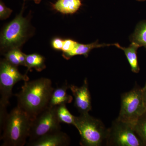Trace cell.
<instances>
[{
	"instance_id": "cell-1",
	"label": "cell",
	"mask_w": 146,
	"mask_h": 146,
	"mask_svg": "<svg viewBox=\"0 0 146 146\" xmlns=\"http://www.w3.org/2000/svg\"><path fill=\"white\" fill-rule=\"evenodd\" d=\"M54 88L46 78L25 82L21 91L16 94L17 106L33 119L49 106Z\"/></svg>"
},
{
	"instance_id": "cell-2",
	"label": "cell",
	"mask_w": 146,
	"mask_h": 146,
	"mask_svg": "<svg viewBox=\"0 0 146 146\" xmlns=\"http://www.w3.org/2000/svg\"><path fill=\"white\" fill-rule=\"evenodd\" d=\"M24 6L18 15L4 27L0 36V50L4 55L9 51L21 49L34 33V28L27 17L23 16Z\"/></svg>"
},
{
	"instance_id": "cell-3",
	"label": "cell",
	"mask_w": 146,
	"mask_h": 146,
	"mask_svg": "<svg viewBox=\"0 0 146 146\" xmlns=\"http://www.w3.org/2000/svg\"><path fill=\"white\" fill-rule=\"evenodd\" d=\"M32 119L17 106L8 114L2 129V146H23L29 136Z\"/></svg>"
},
{
	"instance_id": "cell-4",
	"label": "cell",
	"mask_w": 146,
	"mask_h": 146,
	"mask_svg": "<svg viewBox=\"0 0 146 146\" xmlns=\"http://www.w3.org/2000/svg\"><path fill=\"white\" fill-rule=\"evenodd\" d=\"M74 126L80 135V145L101 146L106 144L108 128L100 120L89 113L75 117Z\"/></svg>"
},
{
	"instance_id": "cell-5",
	"label": "cell",
	"mask_w": 146,
	"mask_h": 146,
	"mask_svg": "<svg viewBox=\"0 0 146 146\" xmlns=\"http://www.w3.org/2000/svg\"><path fill=\"white\" fill-rule=\"evenodd\" d=\"M27 74L23 75L18 70V67L11 64L5 58L0 62V115H7V107L12 96L13 86L18 82L28 81Z\"/></svg>"
},
{
	"instance_id": "cell-6",
	"label": "cell",
	"mask_w": 146,
	"mask_h": 146,
	"mask_svg": "<svg viewBox=\"0 0 146 146\" xmlns=\"http://www.w3.org/2000/svg\"><path fill=\"white\" fill-rule=\"evenodd\" d=\"M121 108L117 119L135 125L146 111L142 88L136 84L130 91L121 97Z\"/></svg>"
},
{
	"instance_id": "cell-7",
	"label": "cell",
	"mask_w": 146,
	"mask_h": 146,
	"mask_svg": "<svg viewBox=\"0 0 146 146\" xmlns=\"http://www.w3.org/2000/svg\"><path fill=\"white\" fill-rule=\"evenodd\" d=\"M106 145L108 146H144L134 125L117 118L108 129Z\"/></svg>"
},
{
	"instance_id": "cell-8",
	"label": "cell",
	"mask_w": 146,
	"mask_h": 146,
	"mask_svg": "<svg viewBox=\"0 0 146 146\" xmlns=\"http://www.w3.org/2000/svg\"><path fill=\"white\" fill-rule=\"evenodd\" d=\"M60 123L56 107L48 106L32 120L28 143L49 133L60 131Z\"/></svg>"
},
{
	"instance_id": "cell-9",
	"label": "cell",
	"mask_w": 146,
	"mask_h": 146,
	"mask_svg": "<svg viewBox=\"0 0 146 146\" xmlns=\"http://www.w3.org/2000/svg\"><path fill=\"white\" fill-rule=\"evenodd\" d=\"M74 98V106L80 114L89 113L92 108L91 94L87 78L80 87L71 84L69 85Z\"/></svg>"
},
{
	"instance_id": "cell-10",
	"label": "cell",
	"mask_w": 146,
	"mask_h": 146,
	"mask_svg": "<svg viewBox=\"0 0 146 146\" xmlns=\"http://www.w3.org/2000/svg\"><path fill=\"white\" fill-rule=\"evenodd\" d=\"M70 140L66 133L61 131L49 133L36 141L27 144L30 146H67L69 145Z\"/></svg>"
},
{
	"instance_id": "cell-11",
	"label": "cell",
	"mask_w": 146,
	"mask_h": 146,
	"mask_svg": "<svg viewBox=\"0 0 146 146\" xmlns=\"http://www.w3.org/2000/svg\"><path fill=\"white\" fill-rule=\"evenodd\" d=\"M69 85L65 83L60 87L54 89L50 100L49 106L56 107L60 105L71 103L73 97L67 93Z\"/></svg>"
},
{
	"instance_id": "cell-12",
	"label": "cell",
	"mask_w": 146,
	"mask_h": 146,
	"mask_svg": "<svg viewBox=\"0 0 146 146\" xmlns=\"http://www.w3.org/2000/svg\"><path fill=\"white\" fill-rule=\"evenodd\" d=\"M115 44H100L97 42L87 44L78 43L76 46L70 52L68 53H63L62 56L66 60H69L73 56L76 55H83L85 57H87L89 55V53L96 48H100L105 46H114Z\"/></svg>"
},
{
	"instance_id": "cell-13",
	"label": "cell",
	"mask_w": 146,
	"mask_h": 146,
	"mask_svg": "<svg viewBox=\"0 0 146 146\" xmlns=\"http://www.w3.org/2000/svg\"><path fill=\"white\" fill-rule=\"evenodd\" d=\"M115 46L122 50L125 53L128 61L131 68V71L134 73H139L140 68L138 65L137 51L140 47L136 43L131 42V44L127 48L121 46L118 44H115Z\"/></svg>"
},
{
	"instance_id": "cell-14",
	"label": "cell",
	"mask_w": 146,
	"mask_h": 146,
	"mask_svg": "<svg viewBox=\"0 0 146 146\" xmlns=\"http://www.w3.org/2000/svg\"><path fill=\"white\" fill-rule=\"evenodd\" d=\"M81 5V0H58L52 7L63 14H72L76 13Z\"/></svg>"
},
{
	"instance_id": "cell-15",
	"label": "cell",
	"mask_w": 146,
	"mask_h": 146,
	"mask_svg": "<svg viewBox=\"0 0 146 146\" xmlns=\"http://www.w3.org/2000/svg\"><path fill=\"white\" fill-rule=\"evenodd\" d=\"M27 68L26 74L34 68L36 71L40 72L46 68L45 58L44 56L37 53L26 54L25 66Z\"/></svg>"
},
{
	"instance_id": "cell-16",
	"label": "cell",
	"mask_w": 146,
	"mask_h": 146,
	"mask_svg": "<svg viewBox=\"0 0 146 146\" xmlns=\"http://www.w3.org/2000/svg\"><path fill=\"white\" fill-rule=\"evenodd\" d=\"M131 41L140 47H146V21L138 24L131 36Z\"/></svg>"
},
{
	"instance_id": "cell-17",
	"label": "cell",
	"mask_w": 146,
	"mask_h": 146,
	"mask_svg": "<svg viewBox=\"0 0 146 146\" xmlns=\"http://www.w3.org/2000/svg\"><path fill=\"white\" fill-rule=\"evenodd\" d=\"M56 115L60 123L75 125V116L72 115L68 110L66 105H60L56 107Z\"/></svg>"
},
{
	"instance_id": "cell-18",
	"label": "cell",
	"mask_w": 146,
	"mask_h": 146,
	"mask_svg": "<svg viewBox=\"0 0 146 146\" xmlns=\"http://www.w3.org/2000/svg\"><path fill=\"white\" fill-rule=\"evenodd\" d=\"M134 128L144 146H146V111L138 119L134 125Z\"/></svg>"
},
{
	"instance_id": "cell-19",
	"label": "cell",
	"mask_w": 146,
	"mask_h": 146,
	"mask_svg": "<svg viewBox=\"0 0 146 146\" xmlns=\"http://www.w3.org/2000/svg\"><path fill=\"white\" fill-rule=\"evenodd\" d=\"M20 49H13L9 51L4 54L5 58L11 64L18 67L21 65L18 57V50Z\"/></svg>"
},
{
	"instance_id": "cell-20",
	"label": "cell",
	"mask_w": 146,
	"mask_h": 146,
	"mask_svg": "<svg viewBox=\"0 0 146 146\" xmlns=\"http://www.w3.org/2000/svg\"><path fill=\"white\" fill-rule=\"evenodd\" d=\"M78 43V42L71 39H65L61 51L63 53L70 52L75 48Z\"/></svg>"
},
{
	"instance_id": "cell-21",
	"label": "cell",
	"mask_w": 146,
	"mask_h": 146,
	"mask_svg": "<svg viewBox=\"0 0 146 146\" xmlns=\"http://www.w3.org/2000/svg\"><path fill=\"white\" fill-rule=\"evenodd\" d=\"M13 10L8 8L5 5L2 0L0 1V19L1 21L9 18Z\"/></svg>"
},
{
	"instance_id": "cell-22",
	"label": "cell",
	"mask_w": 146,
	"mask_h": 146,
	"mask_svg": "<svg viewBox=\"0 0 146 146\" xmlns=\"http://www.w3.org/2000/svg\"><path fill=\"white\" fill-rule=\"evenodd\" d=\"M64 40L58 37H56L51 41V46L53 48L57 50H61L63 48Z\"/></svg>"
},
{
	"instance_id": "cell-23",
	"label": "cell",
	"mask_w": 146,
	"mask_h": 146,
	"mask_svg": "<svg viewBox=\"0 0 146 146\" xmlns=\"http://www.w3.org/2000/svg\"><path fill=\"white\" fill-rule=\"evenodd\" d=\"M143 97L144 102L146 106V82L145 86L142 88Z\"/></svg>"
},
{
	"instance_id": "cell-24",
	"label": "cell",
	"mask_w": 146,
	"mask_h": 146,
	"mask_svg": "<svg viewBox=\"0 0 146 146\" xmlns=\"http://www.w3.org/2000/svg\"><path fill=\"white\" fill-rule=\"evenodd\" d=\"M24 1H33L35 3L38 4L40 3L41 2V1H42V0H24Z\"/></svg>"
},
{
	"instance_id": "cell-25",
	"label": "cell",
	"mask_w": 146,
	"mask_h": 146,
	"mask_svg": "<svg viewBox=\"0 0 146 146\" xmlns=\"http://www.w3.org/2000/svg\"><path fill=\"white\" fill-rule=\"evenodd\" d=\"M136 1H145L146 0H136Z\"/></svg>"
}]
</instances>
